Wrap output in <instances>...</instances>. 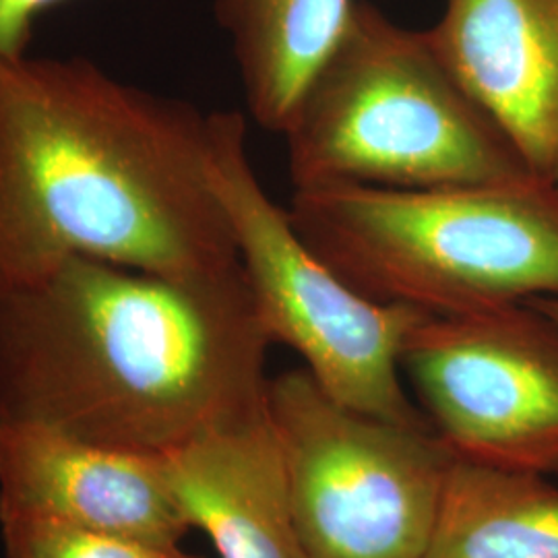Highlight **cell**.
<instances>
[{
	"label": "cell",
	"mask_w": 558,
	"mask_h": 558,
	"mask_svg": "<svg viewBox=\"0 0 558 558\" xmlns=\"http://www.w3.org/2000/svg\"><path fill=\"white\" fill-rule=\"evenodd\" d=\"M271 345L240 263L62 260L0 286V420L166 456L267 405Z\"/></svg>",
	"instance_id": "cell-1"
},
{
	"label": "cell",
	"mask_w": 558,
	"mask_h": 558,
	"mask_svg": "<svg viewBox=\"0 0 558 558\" xmlns=\"http://www.w3.org/2000/svg\"><path fill=\"white\" fill-rule=\"evenodd\" d=\"M75 257L161 276L239 263L209 112L85 57L0 60V286Z\"/></svg>",
	"instance_id": "cell-2"
},
{
	"label": "cell",
	"mask_w": 558,
	"mask_h": 558,
	"mask_svg": "<svg viewBox=\"0 0 558 558\" xmlns=\"http://www.w3.org/2000/svg\"><path fill=\"white\" fill-rule=\"evenodd\" d=\"M281 135L294 189H439L546 180L442 62L426 29L356 0Z\"/></svg>",
	"instance_id": "cell-3"
},
{
	"label": "cell",
	"mask_w": 558,
	"mask_h": 558,
	"mask_svg": "<svg viewBox=\"0 0 558 558\" xmlns=\"http://www.w3.org/2000/svg\"><path fill=\"white\" fill-rule=\"evenodd\" d=\"M300 236L366 299L428 315L558 299V193L525 184L294 189Z\"/></svg>",
	"instance_id": "cell-4"
},
{
	"label": "cell",
	"mask_w": 558,
	"mask_h": 558,
	"mask_svg": "<svg viewBox=\"0 0 558 558\" xmlns=\"http://www.w3.org/2000/svg\"><path fill=\"white\" fill-rule=\"evenodd\" d=\"M239 110L209 112V177L228 216L242 274L271 343L292 348L339 403L433 430L401 383L403 343L428 313L366 299L300 236L263 189Z\"/></svg>",
	"instance_id": "cell-5"
},
{
	"label": "cell",
	"mask_w": 558,
	"mask_h": 558,
	"mask_svg": "<svg viewBox=\"0 0 558 558\" xmlns=\"http://www.w3.org/2000/svg\"><path fill=\"white\" fill-rule=\"evenodd\" d=\"M267 408L308 558H424L456 458L327 396L300 366L269 379Z\"/></svg>",
	"instance_id": "cell-6"
},
{
	"label": "cell",
	"mask_w": 558,
	"mask_h": 558,
	"mask_svg": "<svg viewBox=\"0 0 558 558\" xmlns=\"http://www.w3.org/2000/svg\"><path fill=\"white\" fill-rule=\"evenodd\" d=\"M401 373L453 458L558 474V327L527 300L426 315Z\"/></svg>",
	"instance_id": "cell-7"
},
{
	"label": "cell",
	"mask_w": 558,
	"mask_h": 558,
	"mask_svg": "<svg viewBox=\"0 0 558 558\" xmlns=\"http://www.w3.org/2000/svg\"><path fill=\"white\" fill-rule=\"evenodd\" d=\"M0 515H34L158 546L191 532L161 456L0 420Z\"/></svg>",
	"instance_id": "cell-8"
},
{
	"label": "cell",
	"mask_w": 558,
	"mask_h": 558,
	"mask_svg": "<svg viewBox=\"0 0 558 558\" xmlns=\"http://www.w3.org/2000/svg\"><path fill=\"white\" fill-rule=\"evenodd\" d=\"M442 62L548 180L558 154V0H445Z\"/></svg>",
	"instance_id": "cell-9"
},
{
	"label": "cell",
	"mask_w": 558,
	"mask_h": 558,
	"mask_svg": "<svg viewBox=\"0 0 558 558\" xmlns=\"http://www.w3.org/2000/svg\"><path fill=\"white\" fill-rule=\"evenodd\" d=\"M161 461L180 515L209 538L218 557L308 558L267 405Z\"/></svg>",
	"instance_id": "cell-10"
},
{
	"label": "cell",
	"mask_w": 558,
	"mask_h": 558,
	"mask_svg": "<svg viewBox=\"0 0 558 558\" xmlns=\"http://www.w3.org/2000/svg\"><path fill=\"white\" fill-rule=\"evenodd\" d=\"M356 0H216L232 44L246 110L281 133L306 83L338 46Z\"/></svg>",
	"instance_id": "cell-11"
},
{
	"label": "cell",
	"mask_w": 558,
	"mask_h": 558,
	"mask_svg": "<svg viewBox=\"0 0 558 558\" xmlns=\"http://www.w3.org/2000/svg\"><path fill=\"white\" fill-rule=\"evenodd\" d=\"M424 558H558L557 486L456 459Z\"/></svg>",
	"instance_id": "cell-12"
},
{
	"label": "cell",
	"mask_w": 558,
	"mask_h": 558,
	"mask_svg": "<svg viewBox=\"0 0 558 558\" xmlns=\"http://www.w3.org/2000/svg\"><path fill=\"white\" fill-rule=\"evenodd\" d=\"M4 558H203L180 546H158L34 515H0Z\"/></svg>",
	"instance_id": "cell-13"
},
{
	"label": "cell",
	"mask_w": 558,
	"mask_h": 558,
	"mask_svg": "<svg viewBox=\"0 0 558 558\" xmlns=\"http://www.w3.org/2000/svg\"><path fill=\"white\" fill-rule=\"evenodd\" d=\"M66 0H0V60L29 54L41 15Z\"/></svg>",
	"instance_id": "cell-14"
},
{
	"label": "cell",
	"mask_w": 558,
	"mask_h": 558,
	"mask_svg": "<svg viewBox=\"0 0 558 558\" xmlns=\"http://www.w3.org/2000/svg\"><path fill=\"white\" fill-rule=\"evenodd\" d=\"M527 302L536 306L539 313H544L558 327V299H532Z\"/></svg>",
	"instance_id": "cell-15"
},
{
	"label": "cell",
	"mask_w": 558,
	"mask_h": 558,
	"mask_svg": "<svg viewBox=\"0 0 558 558\" xmlns=\"http://www.w3.org/2000/svg\"><path fill=\"white\" fill-rule=\"evenodd\" d=\"M548 182L555 186V191L558 193V154L555 161H553V166H550V172H548Z\"/></svg>",
	"instance_id": "cell-16"
}]
</instances>
